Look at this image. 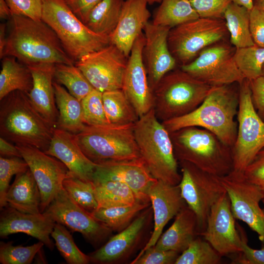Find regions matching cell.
<instances>
[{
	"instance_id": "cell-1",
	"label": "cell",
	"mask_w": 264,
	"mask_h": 264,
	"mask_svg": "<svg viewBox=\"0 0 264 264\" xmlns=\"http://www.w3.org/2000/svg\"><path fill=\"white\" fill-rule=\"evenodd\" d=\"M6 23L7 39L3 57L13 56L26 66L75 64L56 33L42 20L12 15Z\"/></svg>"
},
{
	"instance_id": "cell-2",
	"label": "cell",
	"mask_w": 264,
	"mask_h": 264,
	"mask_svg": "<svg viewBox=\"0 0 264 264\" xmlns=\"http://www.w3.org/2000/svg\"><path fill=\"white\" fill-rule=\"evenodd\" d=\"M232 85L213 87L197 108L184 115L162 121L163 125L169 133L186 127L202 128L232 147L237 135L235 117L239 105V88L236 89Z\"/></svg>"
},
{
	"instance_id": "cell-3",
	"label": "cell",
	"mask_w": 264,
	"mask_h": 264,
	"mask_svg": "<svg viewBox=\"0 0 264 264\" xmlns=\"http://www.w3.org/2000/svg\"><path fill=\"white\" fill-rule=\"evenodd\" d=\"M54 129L35 108L28 93L15 90L0 100V137L9 142L45 152Z\"/></svg>"
},
{
	"instance_id": "cell-4",
	"label": "cell",
	"mask_w": 264,
	"mask_h": 264,
	"mask_svg": "<svg viewBox=\"0 0 264 264\" xmlns=\"http://www.w3.org/2000/svg\"><path fill=\"white\" fill-rule=\"evenodd\" d=\"M133 132L140 158L156 179L172 185L181 178L168 131L157 118L154 108L139 118Z\"/></svg>"
},
{
	"instance_id": "cell-5",
	"label": "cell",
	"mask_w": 264,
	"mask_h": 264,
	"mask_svg": "<svg viewBox=\"0 0 264 264\" xmlns=\"http://www.w3.org/2000/svg\"><path fill=\"white\" fill-rule=\"evenodd\" d=\"M175 156L209 173L223 176L233 170L232 147L211 132L189 127L170 133Z\"/></svg>"
},
{
	"instance_id": "cell-6",
	"label": "cell",
	"mask_w": 264,
	"mask_h": 264,
	"mask_svg": "<svg viewBox=\"0 0 264 264\" xmlns=\"http://www.w3.org/2000/svg\"><path fill=\"white\" fill-rule=\"evenodd\" d=\"M42 20L54 31L75 63L110 44L109 36L95 33L81 21L65 0H42Z\"/></svg>"
},
{
	"instance_id": "cell-7",
	"label": "cell",
	"mask_w": 264,
	"mask_h": 264,
	"mask_svg": "<svg viewBox=\"0 0 264 264\" xmlns=\"http://www.w3.org/2000/svg\"><path fill=\"white\" fill-rule=\"evenodd\" d=\"M213 87L181 68L171 71L153 91L157 118L162 122L191 112L202 103Z\"/></svg>"
},
{
	"instance_id": "cell-8",
	"label": "cell",
	"mask_w": 264,
	"mask_h": 264,
	"mask_svg": "<svg viewBox=\"0 0 264 264\" xmlns=\"http://www.w3.org/2000/svg\"><path fill=\"white\" fill-rule=\"evenodd\" d=\"M133 125H86L74 136L85 155L95 163L109 160L138 159L140 155Z\"/></svg>"
},
{
	"instance_id": "cell-9",
	"label": "cell",
	"mask_w": 264,
	"mask_h": 264,
	"mask_svg": "<svg viewBox=\"0 0 264 264\" xmlns=\"http://www.w3.org/2000/svg\"><path fill=\"white\" fill-rule=\"evenodd\" d=\"M238 131L232 147L233 171L243 173L259 152L264 147V121L252 103L250 81L244 79L239 85Z\"/></svg>"
},
{
	"instance_id": "cell-10",
	"label": "cell",
	"mask_w": 264,
	"mask_h": 264,
	"mask_svg": "<svg viewBox=\"0 0 264 264\" xmlns=\"http://www.w3.org/2000/svg\"><path fill=\"white\" fill-rule=\"evenodd\" d=\"M227 32L222 19L198 18L171 28L169 47L177 63L186 65L203 49L222 40Z\"/></svg>"
},
{
	"instance_id": "cell-11",
	"label": "cell",
	"mask_w": 264,
	"mask_h": 264,
	"mask_svg": "<svg viewBox=\"0 0 264 264\" xmlns=\"http://www.w3.org/2000/svg\"><path fill=\"white\" fill-rule=\"evenodd\" d=\"M181 178L179 187L182 198L195 214L198 235L205 230L213 205L226 192L220 176L204 171L186 161H179Z\"/></svg>"
},
{
	"instance_id": "cell-12",
	"label": "cell",
	"mask_w": 264,
	"mask_h": 264,
	"mask_svg": "<svg viewBox=\"0 0 264 264\" xmlns=\"http://www.w3.org/2000/svg\"><path fill=\"white\" fill-rule=\"evenodd\" d=\"M235 51L227 44L217 43L203 49L193 61L181 66L180 68L212 87L240 85L244 78L236 64Z\"/></svg>"
},
{
	"instance_id": "cell-13",
	"label": "cell",
	"mask_w": 264,
	"mask_h": 264,
	"mask_svg": "<svg viewBox=\"0 0 264 264\" xmlns=\"http://www.w3.org/2000/svg\"><path fill=\"white\" fill-rule=\"evenodd\" d=\"M128 58L110 44L75 63L94 89L102 92L122 89Z\"/></svg>"
},
{
	"instance_id": "cell-14",
	"label": "cell",
	"mask_w": 264,
	"mask_h": 264,
	"mask_svg": "<svg viewBox=\"0 0 264 264\" xmlns=\"http://www.w3.org/2000/svg\"><path fill=\"white\" fill-rule=\"evenodd\" d=\"M220 179L229 197L234 218L245 222L264 244V211L260 206L264 196L260 189L243 173L233 170Z\"/></svg>"
},
{
	"instance_id": "cell-15",
	"label": "cell",
	"mask_w": 264,
	"mask_h": 264,
	"mask_svg": "<svg viewBox=\"0 0 264 264\" xmlns=\"http://www.w3.org/2000/svg\"><path fill=\"white\" fill-rule=\"evenodd\" d=\"M43 213L71 231L81 233L95 247L104 242L112 231L78 205L63 187Z\"/></svg>"
},
{
	"instance_id": "cell-16",
	"label": "cell",
	"mask_w": 264,
	"mask_h": 264,
	"mask_svg": "<svg viewBox=\"0 0 264 264\" xmlns=\"http://www.w3.org/2000/svg\"><path fill=\"white\" fill-rule=\"evenodd\" d=\"M235 219L226 192L212 207L205 229L200 235L222 257L242 251L245 235L236 226Z\"/></svg>"
},
{
	"instance_id": "cell-17",
	"label": "cell",
	"mask_w": 264,
	"mask_h": 264,
	"mask_svg": "<svg viewBox=\"0 0 264 264\" xmlns=\"http://www.w3.org/2000/svg\"><path fill=\"white\" fill-rule=\"evenodd\" d=\"M27 163L41 194L40 211L43 213L63 188L69 172L57 158L29 145H15Z\"/></svg>"
},
{
	"instance_id": "cell-18",
	"label": "cell",
	"mask_w": 264,
	"mask_h": 264,
	"mask_svg": "<svg viewBox=\"0 0 264 264\" xmlns=\"http://www.w3.org/2000/svg\"><path fill=\"white\" fill-rule=\"evenodd\" d=\"M91 181H119L133 191L138 201L149 203L151 186L157 180L150 174L141 158L132 160H105L96 163Z\"/></svg>"
},
{
	"instance_id": "cell-19",
	"label": "cell",
	"mask_w": 264,
	"mask_h": 264,
	"mask_svg": "<svg viewBox=\"0 0 264 264\" xmlns=\"http://www.w3.org/2000/svg\"><path fill=\"white\" fill-rule=\"evenodd\" d=\"M145 42L142 32L135 40L128 57L122 88L139 118L154 106V93L149 84L143 57Z\"/></svg>"
},
{
	"instance_id": "cell-20",
	"label": "cell",
	"mask_w": 264,
	"mask_h": 264,
	"mask_svg": "<svg viewBox=\"0 0 264 264\" xmlns=\"http://www.w3.org/2000/svg\"><path fill=\"white\" fill-rule=\"evenodd\" d=\"M170 29L150 21L143 29L145 42L143 57L149 84L153 91L161 79L175 68L177 64L168 45Z\"/></svg>"
},
{
	"instance_id": "cell-21",
	"label": "cell",
	"mask_w": 264,
	"mask_h": 264,
	"mask_svg": "<svg viewBox=\"0 0 264 264\" xmlns=\"http://www.w3.org/2000/svg\"><path fill=\"white\" fill-rule=\"evenodd\" d=\"M0 215V237L23 233L44 243L52 251L54 244L50 235L56 222L44 213L30 214L20 212L8 205L1 209Z\"/></svg>"
},
{
	"instance_id": "cell-22",
	"label": "cell",
	"mask_w": 264,
	"mask_h": 264,
	"mask_svg": "<svg viewBox=\"0 0 264 264\" xmlns=\"http://www.w3.org/2000/svg\"><path fill=\"white\" fill-rule=\"evenodd\" d=\"M148 196L154 213V226L149 241L137 255L154 246L169 220L185 206L178 184L172 185L157 180L150 187Z\"/></svg>"
},
{
	"instance_id": "cell-23",
	"label": "cell",
	"mask_w": 264,
	"mask_h": 264,
	"mask_svg": "<svg viewBox=\"0 0 264 264\" xmlns=\"http://www.w3.org/2000/svg\"><path fill=\"white\" fill-rule=\"evenodd\" d=\"M46 154L62 162L73 176L85 181H91L97 164L83 153L74 134L55 128Z\"/></svg>"
},
{
	"instance_id": "cell-24",
	"label": "cell",
	"mask_w": 264,
	"mask_h": 264,
	"mask_svg": "<svg viewBox=\"0 0 264 264\" xmlns=\"http://www.w3.org/2000/svg\"><path fill=\"white\" fill-rule=\"evenodd\" d=\"M146 0H125L119 20L110 36V44L129 57L133 44L149 22L151 14Z\"/></svg>"
},
{
	"instance_id": "cell-25",
	"label": "cell",
	"mask_w": 264,
	"mask_h": 264,
	"mask_svg": "<svg viewBox=\"0 0 264 264\" xmlns=\"http://www.w3.org/2000/svg\"><path fill=\"white\" fill-rule=\"evenodd\" d=\"M55 65L27 66L33 77V88L28 93L29 99L38 112L54 128L57 127L59 117L53 81Z\"/></svg>"
},
{
	"instance_id": "cell-26",
	"label": "cell",
	"mask_w": 264,
	"mask_h": 264,
	"mask_svg": "<svg viewBox=\"0 0 264 264\" xmlns=\"http://www.w3.org/2000/svg\"><path fill=\"white\" fill-rule=\"evenodd\" d=\"M149 209L142 213L125 228L90 253L89 255L90 262L110 264L116 262L127 255L142 235L147 221Z\"/></svg>"
},
{
	"instance_id": "cell-27",
	"label": "cell",
	"mask_w": 264,
	"mask_h": 264,
	"mask_svg": "<svg viewBox=\"0 0 264 264\" xmlns=\"http://www.w3.org/2000/svg\"><path fill=\"white\" fill-rule=\"evenodd\" d=\"M198 235L197 220L194 212L184 206L175 216L171 226L161 234L154 246L181 253Z\"/></svg>"
},
{
	"instance_id": "cell-28",
	"label": "cell",
	"mask_w": 264,
	"mask_h": 264,
	"mask_svg": "<svg viewBox=\"0 0 264 264\" xmlns=\"http://www.w3.org/2000/svg\"><path fill=\"white\" fill-rule=\"evenodd\" d=\"M8 205L20 212L40 214L41 194L38 184L29 169L16 175L5 196Z\"/></svg>"
},
{
	"instance_id": "cell-29",
	"label": "cell",
	"mask_w": 264,
	"mask_h": 264,
	"mask_svg": "<svg viewBox=\"0 0 264 264\" xmlns=\"http://www.w3.org/2000/svg\"><path fill=\"white\" fill-rule=\"evenodd\" d=\"M53 87L59 113L57 128L77 134L86 126L81 102L56 82Z\"/></svg>"
},
{
	"instance_id": "cell-30",
	"label": "cell",
	"mask_w": 264,
	"mask_h": 264,
	"mask_svg": "<svg viewBox=\"0 0 264 264\" xmlns=\"http://www.w3.org/2000/svg\"><path fill=\"white\" fill-rule=\"evenodd\" d=\"M1 60L0 100L15 90L29 93L33 88V77L28 67L13 56H6Z\"/></svg>"
},
{
	"instance_id": "cell-31",
	"label": "cell",
	"mask_w": 264,
	"mask_h": 264,
	"mask_svg": "<svg viewBox=\"0 0 264 264\" xmlns=\"http://www.w3.org/2000/svg\"><path fill=\"white\" fill-rule=\"evenodd\" d=\"M223 18L230 42L236 48L255 45L250 30V11L231 2L226 9Z\"/></svg>"
},
{
	"instance_id": "cell-32",
	"label": "cell",
	"mask_w": 264,
	"mask_h": 264,
	"mask_svg": "<svg viewBox=\"0 0 264 264\" xmlns=\"http://www.w3.org/2000/svg\"><path fill=\"white\" fill-rule=\"evenodd\" d=\"M103 102L110 124L127 125L134 124L139 117L122 89L103 92Z\"/></svg>"
},
{
	"instance_id": "cell-33",
	"label": "cell",
	"mask_w": 264,
	"mask_h": 264,
	"mask_svg": "<svg viewBox=\"0 0 264 264\" xmlns=\"http://www.w3.org/2000/svg\"><path fill=\"white\" fill-rule=\"evenodd\" d=\"M124 0H102L91 11L86 25L98 34L110 36L115 29Z\"/></svg>"
},
{
	"instance_id": "cell-34",
	"label": "cell",
	"mask_w": 264,
	"mask_h": 264,
	"mask_svg": "<svg viewBox=\"0 0 264 264\" xmlns=\"http://www.w3.org/2000/svg\"><path fill=\"white\" fill-rule=\"evenodd\" d=\"M198 18L190 0H162L152 22L172 28Z\"/></svg>"
},
{
	"instance_id": "cell-35",
	"label": "cell",
	"mask_w": 264,
	"mask_h": 264,
	"mask_svg": "<svg viewBox=\"0 0 264 264\" xmlns=\"http://www.w3.org/2000/svg\"><path fill=\"white\" fill-rule=\"evenodd\" d=\"M149 203L138 201L132 205L98 207L90 214L112 231H121L140 211L147 208Z\"/></svg>"
},
{
	"instance_id": "cell-36",
	"label": "cell",
	"mask_w": 264,
	"mask_h": 264,
	"mask_svg": "<svg viewBox=\"0 0 264 264\" xmlns=\"http://www.w3.org/2000/svg\"><path fill=\"white\" fill-rule=\"evenodd\" d=\"M93 183L98 207L132 205L139 201L133 191L124 183L107 181Z\"/></svg>"
},
{
	"instance_id": "cell-37",
	"label": "cell",
	"mask_w": 264,
	"mask_h": 264,
	"mask_svg": "<svg viewBox=\"0 0 264 264\" xmlns=\"http://www.w3.org/2000/svg\"><path fill=\"white\" fill-rule=\"evenodd\" d=\"M54 78L57 83L64 85L69 92L80 101L94 89L75 64H55Z\"/></svg>"
},
{
	"instance_id": "cell-38",
	"label": "cell",
	"mask_w": 264,
	"mask_h": 264,
	"mask_svg": "<svg viewBox=\"0 0 264 264\" xmlns=\"http://www.w3.org/2000/svg\"><path fill=\"white\" fill-rule=\"evenodd\" d=\"M234 59L244 79L251 81L262 76L264 47L255 44L236 48Z\"/></svg>"
},
{
	"instance_id": "cell-39",
	"label": "cell",
	"mask_w": 264,
	"mask_h": 264,
	"mask_svg": "<svg viewBox=\"0 0 264 264\" xmlns=\"http://www.w3.org/2000/svg\"><path fill=\"white\" fill-rule=\"evenodd\" d=\"M63 187L78 205L89 213L98 208L92 181L82 180L68 172L63 181Z\"/></svg>"
},
{
	"instance_id": "cell-40",
	"label": "cell",
	"mask_w": 264,
	"mask_h": 264,
	"mask_svg": "<svg viewBox=\"0 0 264 264\" xmlns=\"http://www.w3.org/2000/svg\"><path fill=\"white\" fill-rule=\"evenodd\" d=\"M55 244L61 256L68 264H87L90 262L89 255L82 252L75 244L66 227L56 222L51 233Z\"/></svg>"
},
{
	"instance_id": "cell-41",
	"label": "cell",
	"mask_w": 264,
	"mask_h": 264,
	"mask_svg": "<svg viewBox=\"0 0 264 264\" xmlns=\"http://www.w3.org/2000/svg\"><path fill=\"white\" fill-rule=\"evenodd\" d=\"M222 256L205 240L196 238L179 255L175 264H218Z\"/></svg>"
},
{
	"instance_id": "cell-42",
	"label": "cell",
	"mask_w": 264,
	"mask_h": 264,
	"mask_svg": "<svg viewBox=\"0 0 264 264\" xmlns=\"http://www.w3.org/2000/svg\"><path fill=\"white\" fill-rule=\"evenodd\" d=\"M44 245V243L40 241L26 246L14 245L12 242H0V263L30 264Z\"/></svg>"
},
{
	"instance_id": "cell-43",
	"label": "cell",
	"mask_w": 264,
	"mask_h": 264,
	"mask_svg": "<svg viewBox=\"0 0 264 264\" xmlns=\"http://www.w3.org/2000/svg\"><path fill=\"white\" fill-rule=\"evenodd\" d=\"M83 121L86 125H110L104 110L103 92L94 89L81 101Z\"/></svg>"
},
{
	"instance_id": "cell-44",
	"label": "cell",
	"mask_w": 264,
	"mask_h": 264,
	"mask_svg": "<svg viewBox=\"0 0 264 264\" xmlns=\"http://www.w3.org/2000/svg\"><path fill=\"white\" fill-rule=\"evenodd\" d=\"M29 169L26 161L19 157L0 156V207L7 206L5 196L13 176L24 172Z\"/></svg>"
},
{
	"instance_id": "cell-45",
	"label": "cell",
	"mask_w": 264,
	"mask_h": 264,
	"mask_svg": "<svg viewBox=\"0 0 264 264\" xmlns=\"http://www.w3.org/2000/svg\"><path fill=\"white\" fill-rule=\"evenodd\" d=\"M199 18L221 19L231 0H190Z\"/></svg>"
},
{
	"instance_id": "cell-46",
	"label": "cell",
	"mask_w": 264,
	"mask_h": 264,
	"mask_svg": "<svg viewBox=\"0 0 264 264\" xmlns=\"http://www.w3.org/2000/svg\"><path fill=\"white\" fill-rule=\"evenodd\" d=\"M179 253L170 250L156 248L154 246L137 256L132 264H175Z\"/></svg>"
},
{
	"instance_id": "cell-47",
	"label": "cell",
	"mask_w": 264,
	"mask_h": 264,
	"mask_svg": "<svg viewBox=\"0 0 264 264\" xmlns=\"http://www.w3.org/2000/svg\"><path fill=\"white\" fill-rule=\"evenodd\" d=\"M12 15L23 16L42 20V0H5Z\"/></svg>"
},
{
	"instance_id": "cell-48",
	"label": "cell",
	"mask_w": 264,
	"mask_h": 264,
	"mask_svg": "<svg viewBox=\"0 0 264 264\" xmlns=\"http://www.w3.org/2000/svg\"><path fill=\"white\" fill-rule=\"evenodd\" d=\"M245 177L261 191L264 204V147L256 154L243 173Z\"/></svg>"
},
{
	"instance_id": "cell-49",
	"label": "cell",
	"mask_w": 264,
	"mask_h": 264,
	"mask_svg": "<svg viewBox=\"0 0 264 264\" xmlns=\"http://www.w3.org/2000/svg\"><path fill=\"white\" fill-rule=\"evenodd\" d=\"M250 30L255 44L264 47V8L254 5L250 10Z\"/></svg>"
},
{
	"instance_id": "cell-50",
	"label": "cell",
	"mask_w": 264,
	"mask_h": 264,
	"mask_svg": "<svg viewBox=\"0 0 264 264\" xmlns=\"http://www.w3.org/2000/svg\"><path fill=\"white\" fill-rule=\"evenodd\" d=\"M263 244V243H262ZM259 249H253L247 244L246 237L242 242V251L234 259L232 264H264V244Z\"/></svg>"
},
{
	"instance_id": "cell-51",
	"label": "cell",
	"mask_w": 264,
	"mask_h": 264,
	"mask_svg": "<svg viewBox=\"0 0 264 264\" xmlns=\"http://www.w3.org/2000/svg\"><path fill=\"white\" fill-rule=\"evenodd\" d=\"M249 81L253 106L264 121V77L262 76Z\"/></svg>"
},
{
	"instance_id": "cell-52",
	"label": "cell",
	"mask_w": 264,
	"mask_h": 264,
	"mask_svg": "<svg viewBox=\"0 0 264 264\" xmlns=\"http://www.w3.org/2000/svg\"><path fill=\"white\" fill-rule=\"evenodd\" d=\"M102 0H65L73 13L85 24L92 10Z\"/></svg>"
},
{
	"instance_id": "cell-53",
	"label": "cell",
	"mask_w": 264,
	"mask_h": 264,
	"mask_svg": "<svg viewBox=\"0 0 264 264\" xmlns=\"http://www.w3.org/2000/svg\"><path fill=\"white\" fill-rule=\"evenodd\" d=\"M0 154L5 157H22L16 146L2 137H0Z\"/></svg>"
},
{
	"instance_id": "cell-54",
	"label": "cell",
	"mask_w": 264,
	"mask_h": 264,
	"mask_svg": "<svg viewBox=\"0 0 264 264\" xmlns=\"http://www.w3.org/2000/svg\"><path fill=\"white\" fill-rule=\"evenodd\" d=\"M7 39V23L0 24V58L3 57V52L6 43Z\"/></svg>"
},
{
	"instance_id": "cell-55",
	"label": "cell",
	"mask_w": 264,
	"mask_h": 264,
	"mask_svg": "<svg viewBox=\"0 0 264 264\" xmlns=\"http://www.w3.org/2000/svg\"><path fill=\"white\" fill-rule=\"evenodd\" d=\"M10 9L5 0H0V18L8 21L12 17Z\"/></svg>"
},
{
	"instance_id": "cell-56",
	"label": "cell",
	"mask_w": 264,
	"mask_h": 264,
	"mask_svg": "<svg viewBox=\"0 0 264 264\" xmlns=\"http://www.w3.org/2000/svg\"><path fill=\"white\" fill-rule=\"evenodd\" d=\"M232 2L238 5L243 6L249 11L254 6L253 0H231Z\"/></svg>"
},
{
	"instance_id": "cell-57",
	"label": "cell",
	"mask_w": 264,
	"mask_h": 264,
	"mask_svg": "<svg viewBox=\"0 0 264 264\" xmlns=\"http://www.w3.org/2000/svg\"><path fill=\"white\" fill-rule=\"evenodd\" d=\"M254 5H256L264 8V0H255Z\"/></svg>"
},
{
	"instance_id": "cell-58",
	"label": "cell",
	"mask_w": 264,
	"mask_h": 264,
	"mask_svg": "<svg viewBox=\"0 0 264 264\" xmlns=\"http://www.w3.org/2000/svg\"><path fill=\"white\" fill-rule=\"evenodd\" d=\"M149 4H153L154 3L161 2L162 0H146Z\"/></svg>"
},
{
	"instance_id": "cell-59",
	"label": "cell",
	"mask_w": 264,
	"mask_h": 264,
	"mask_svg": "<svg viewBox=\"0 0 264 264\" xmlns=\"http://www.w3.org/2000/svg\"><path fill=\"white\" fill-rule=\"evenodd\" d=\"M262 76L264 77V64L263 65V66L262 67Z\"/></svg>"
}]
</instances>
